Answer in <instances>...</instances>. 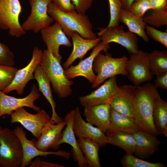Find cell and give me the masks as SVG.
I'll use <instances>...</instances> for the list:
<instances>
[{
  "label": "cell",
  "mask_w": 167,
  "mask_h": 167,
  "mask_svg": "<svg viewBox=\"0 0 167 167\" xmlns=\"http://www.w3.org/2000/svg\"><path fill=\"white\" fill-rule=\"evenodd\" d=\"M160 96L153 84L135 86L133 118L141 131L156 136L159 135L154 123L153 113L155 101Z\"/></svg>",
  "instance_id": "cell-1"
},
{
  "label": "cell",
  "mask_w": 167,
  "mask_h": 167,
  "mask_svg": "<svg viewBox=\"0 0 167 167\" xmlns=\"http://www.w3.org/2000/svg\"><path fill=\"white\" fill-rule=\"evenodd\" d=\"M48 14L60 24L63 32L69 38L73 32L84 38L94 39L97 38L93 32L92 24L88 16L79 13L76 11L65 12L59 10L53 2L48 6Z\"/></svg>",
  "instance_id": "cell-2"
},
{
  "label": "cell",
  "mask_w": 167,
  "mask_h": 167,
  "mask_svg": "<svg viewBox=\"0 0 167 167\" xmlns=\"http://www.w3.org/2000/svg\"><path fill=\"white\" fill-rule=\"evenodd\" d=\"M60 63L50 51H43L40 65L48 77L55 93L63 98L72 94L71 87L73 81L66 77Z\"/></svg>",
  "instance_id": "cell-3"
},
{
  "label": "cell",
  "mask_w": 167,
  "mask_h": 167,
  "mask_svg": "<svg viewBox=\"0 0 167 167\" xmlns=\"http://www.w3.org/2000/svg\"><path fill=\"white\" fill-rule=\"evenodd\" d=\"M128 59L125 56L115 58L112 57L111 54L107 53L104 55L100 53L93 65V70L97 75L92 87L97 88L107 79L118 75L127 76L125 66Z\"/></svg>",
  "instance_id": "cell-4"
},
{
  "label": "cell",
  "mask_w": 167,
  "mask_h": 167,
  "mask_svg": "<svg viewBox=\"0 0 167 167\" xmlns=\"http://www.w3.org/2000/svg\"><path fill=\"white\" fill-rule=\"evenodd\" d=\"M23 158L21 143L18 137L8 128L0 132V166L21 167Z\"/></svg>",
  "instance_id": "cell-5"
},
{
  "label": "cell",
  "mask_w": 167,
  "mask_h": 167,
  "mask_svg": "<svg viewBox=\"0 0 167 167\" xmlns=\"http://www.w3.org/2000/svg\"><path fill=\"white\" fill-rule=\"evenodd\" d=\"M21 11L19 0H0V28L8 30L10 35L17 38L25 34L19 21Z\"/></svg>",
  "instance_id": "cell-6"
},
{
  "label": "cell",
  "mask_w": 167,
  "mask_h": 167,
  "mask_svg": "<svg viewBox=\"0 0 167 167\" xmlns=\"http://www.w3.org/2000/svg\"><path fill=\"white\" fill-rule=\"evenodd\" d=\"M148 53L141 50L131 54L127 60L126 70L128 79L135 86L151 81L153 78L150 69Z\"/></svg>",
  "instance_id": "cell-7"
},
{
  "label": "cell",
  "mask_w": 167,
  "mask_h": 167,
  "mask_svg": "<svg viewBox=\"0 0 167 167\" xmlns=\"http://www.w3.org/2000/svg\"><path fill=\"white\" fill-rule=\"evenodd\" d=\"M96 34L104 45L114 42L124 47L130 54L136 53L138 49L137 35L130 31H125L122 26L98 28Z\"/></svg>",
  "instance_id": "cell-8"
},
{
  "label": "cell",
  "mask_w": 167,
  "mask_h": 167,
  "mask_svg": "<svg viewBox=\"0 0 167 167\" xmlns=\"http://www.w3.org/2000/svg\"><path fill=\"white\" fill-rule=\"evenodd\" d=\"M29 2L31 13L21 26L26 32L31 31L37 33L54 21L47 12L48 6L53 0H29Z\"/></svg>",
  "instance_id": "cell-9"
},
{
  "label": "cell",
  "mask_w": 167,
  "mask_h": 167,
  "mask_svg": "<svg viewBox=\"0 0 167 167\" xmlns=\"http://www.w3.org/2000/svg\"><path fill=\"white\" fill-rule=\"evenodd\" d=\"M10 115L11 123H20L37 139L41 135L42 128L50 119L49 115L43 109L32 114L27 112L24 107L15 110Z\"/></svg>",
  "instance_id": "cell-10"
},
{
  "label": "cell",
  "mask_w": 167,
  "mask_h": 167,
  "mask_svg": "<svg viewBox=\"0 0 167 167\" xmlns=\"http://www.w3.org/2000/svg\"><path fill=\"white\" fill-rule=\"evenodd\" d=\"M43 51L34 47L32 58L24 67L17 70L11 83L2 91L5 94L15 91L18 95L23 94L28 82L34 79L33 73L37 66L40 64Z\"/></svg>",
  "instance_id": "cell-11"
},
{
  "label": "cell",
  "mask_w": 167,
  "mask_h": 167,
  "mask_svg": "<svg viewBox=\"0 0 167 167\" xmlns=\"http://www.w3.org/2000/svg\"><path fill=\"white\" fill-rule=\"evenodd\" d=\"M39 92L37 86L33 84L28 95L23 98H17L7 95L0 90V117L5 115H11L15 110L24 107L38 112L41 109L35 105L34 102L41 96Z\"/></svg>",
  "instance_id": "cell-12"
},
{
  "label": "cell",
  "mask_w": 167,
  "mask_h": 167,
  "mask_svg": "<svg viewBox=\"0 0 167 167\" xmlns=\"http://www.w3.org/2000/svg\"><path fill=\"white\" fill-rule=\"evenodd\" d=\"M13 131L19 139L22 146L23 158L21 167L29 165L33 158L39 156H45L53 155L63 157L66 160L70 157L71 153L65 151L59 150L56 152H48L39 150L35 146L36 139L34 138L28 139L25 132L21 127L17 126Z\"/></svg>",
  "instance_id": "cell-13"
},
{
  "label": "cell",
  "mask_w": 167,
  "mask_h": 167,
  "mask_svg": "<svg viewBox=\"0 0 167 167\" xmlns=\"http://www.w3.org/2000/svg\"><path fill=\"white\" fill-rule=\"evenodd\" d=\"M118 89L116 76L111 77L90 94L80 97V103L84 107L101 104L110 105Z\"/></svg>",
  "instance_id": "cell-14"
},
{
  "label": "cell",
  "mask_w": 167,
  "mask_h": 167,
  "mask_svg": "<svg viewBox=\"0 0 167 167\" xmlns=\"http://www.w3.org/2000/svg\"><path fill=\"white\" fill-rule=\"evenodd\" d=\"M109 48V45H104L101 41L93 49L90 55L86 58L81 60L77 65H71L64 70L66 77L69 79L82 76L86 79L89 82L93 84L95 81L96 75L92 69L94 59L96 56L101 51L107 52Z\"/></svg>",
  "instance_id": "cell-15"
},
{
  "label": "cell",
  "mask_w": 167,
  "mask_h": 167,
  "mask_svg": "<svg viewBox=\"0 0 167 167\" xmlns=\"http://www.w3.org/2000/svg\"><path fill=\"white\" fill-rule=\"evenodd\" d=\"M41 37L47 46V49L61 62L62 58L59 53V47L61 45L70 47L72 46L68 37L63 32L58 23L41 31Z\"/></svg>",
  "instance_id": "cell-16"
},
{
  "label": "cell",
  "mask_w": 167,
  "mask_h": 167,
  "mask_svg": "<svg viewBox=\"0 0 167 167\" xmlns=\"http://www.w3.org/2000/svg\"><path fill=\"white\" fill-rule=\"evenodd\" d=\"M74 110L71 111L65 116L64 121L66 122V127L62 131V137L55 145L53 149L56 150L61 144L66 143L72 148V155L74 160L77 162L79 167L88 166L87 162L85 160L80 149L79 143L76 139L73 129Z\"/></svg>",
  "instance_id": "cell-17"
},
{
  "label": "cell",
  "mask_w": 167,
  "mask_h": 167,
  "mask_svg": "<svg viewBox=\"0 0 167 167\" xmlns=\"http://www.w3.org/2000/svg\"><path fill=\"white\" fill-rule=\"evenodd\" d=\"M74 110L73 129L75 135L78 139L86 137L97 143L100 147L107 144V136L105 133L98 128L93 126L83 118L79 107Z\"/></svg>",
  "instance_id": "cell-18"
},
{
  "label": "cell",
  "mask_w": 167,
  "mask_h": 167,
  "mask_svg": "<svg viewBox=\"0 0 167 167\" xmlns=\"http://www.w3.org/2000/svg\"><path fill=\"white\" fill-rule=\"evenodd\" d=\"M66 125L64 121L55 124L50 120L43 127L40 137L35 141L36 148L42 151H47L49 148L53 149L60 139Z\"/></svg>",
  "instance_id": "cell-19"
},
{
  "label": "cell",
  "mask_w": 167,
  "mask_h": 167,
  "mask_svg": "<svg viewBox=\"0 0 167 167\" xmlns=\"http://www.w3.org/2000/svg\"><path fill=\"white\" fill-rule=\"evenodd\" d=\"M135 86L124 85L119 86L118 93L110 103L114 110L133 118Z\"/></svg>",
  "instance_id": "cell-20"
},
{
  "label": "cell",
  "mask_w": 167,
  "mask_h": 167,
  "mask_svg": "<svg viewBox=\"0 0 167 167\" xmlns=\"http://www.w3.org/2000/svg\"><path fill=\"white\" fill-rule=\"evenodd\" d=\"M133 135L135 141L134 153L135 156L143 159H148L159 150L161 143L156 135L141 130Z\"/></svg>",
  "instance_id": "cell-21"
},
{
  "label": "cell",
  "mask_w": 167,
  "mask_h": 167,
  "mask_svg": "<svg viewBox=\"0 0 167 167\" xmlns=\"http://www.w3.org/2000/svg\"><path fill=\"white\" fill-rule=\"evenodd\" d=\"M110 105L101 104L85 107L83 115L87 122L105 133L110 125Z\"/></svg>",
  "instance_id": "cell-22"
},
{
  "label": "cell",
  "mask_w": 167,
  "mask_h": 167,
  "mask_svg": "<svg viewBox=\"0 0 167 167\" xmlns=\"http://www.w3.org/2000/svg\"><path fill=\"white\" fill-rule=\"evenodd\" d=\"M71 38L72 40L73 49L69 56L63 64L64 70L68 68L76 59H82L87 52L95 47L101 41L99 37L94 39L84 38L75 32L72 33Z\"/></svg>",
  "instance_id": "cell-23"
},
{
  "label": "cell",
  "mask_w": 167,
  "mask_h": 167,
  "mask_svg": "<svg viewBox=\"0 0 167 167\" xmlns=\"http://www.w3.org/2000/svg\"><path fill=\"white\" fill-rule=\"evenodd\" d=\"M34 75L38 84L39 91L42 93L51 106L52 113L50 121L55 124L63 121V119L56 113V105L53 97L50 80L40 64L36 67Z\"/></svg>",
  "instance_id": "cell-24"
},
{
  "label": "cell",
  "mask_w": 167,
  "mask_h": 167,
  "mask_svg": "<svg viewBox=\"0 0 167 167\" xmlns=\"http://www.w3.org/2000/svg\"><path fill=\"white\" fill-rule=\"evenodd\" d=\"M140 130L133 118L115 111L111 108L110 125L105 133L119 131L133 134Z\"/></svg>",
  "instance_id": "cell-25"
},
{
  "label": "cell",
  "mask_w": 167,
  "mask_h": 167,
  "mask_svg": "<svg viewBox=\"0 0 167 167\" xmlns=\"http://www.w3.org/2000/svg\"><path fill=\"white\" fill-rule=\"evenodd\" d=\"M119 19L120 22L127 26L129 31L138 35L145 42L149 41L145 30L147 24L142 18L135 16L127 10L122 8L120 13Z\"/></svg>",
  "instance_id": "cell-26"
},
{
  "label": "cell",
  "mask_w": 167,
  "mask_h": 167,
  "mask_svg": "<svg viewBox=\"0 0 167 167\" xmlns=\"http://www.w3.org/2000/svg\"><path fill=\"white\" fill-rule=\"evenodd\" d=\"M106 134L107 143L121 148L126 153L134 154L135 141L133 134L119 131H113Z\"/></svg>",
  "instance_id": "cell-27"
},
{
  "label": "cell",
  "mask_w": 167,
  "mask_h": 167,
  "mask_svg": "<svg viewBox=\"0 0 167 167\" xmlns=\"http://www.w3.org/2000/svg\"><path fill=\"white\" fill-rule=\"evenodd\" d=\"M77 140L88 166L90 167H101L99 157V145L88 138H79Z\"/></svg>",
  "instance_id": "cell-28"
},
{
  "label": "cell",
  "mask_w": 167,
  "mask_h": 167,
  "mask_svg": "<svg viewBox=\"0 0 167 167\" xmlns=\"http://www.w3.org/2000/svg\"><path fill=\"white\" fill-rule=\"evenodd\" d=\"M153 119L158 135L162 134L167 137V102L160 96L154 104Z\"/></svg>",
  "instance_id": "cell-29"
},
{
  "label": "cell",
  "mask_w": 167,
  "mask_h": 167,
  "mask_svg": "<svg viewBox=\"0 0 167 167\" xmlns=\"http://www.w3.org/2000/svg\"><path fill=\"white\" fill-rule=\"evenodd\" d=\"M150 71L153 75L161 76L167 74V51L155 49L148 53Z\"/></svg>",
  "instance_id": "cell-30"
},
{
  "label": "cell",
  "mask_w": 167,
  "mask_h": 167,
  "mask_svg": "<svg viewBox=\"0 0 167 167\" xmlns=\"http://www.w3.org/2000/svg\"><path fill=\"white\" fill-rule=\"evenodd\" d=\"M133 154H126L122 157L121 164L124 167H166V165L161 162H150L143 160L133 155Z\"/></svg>",
  "instance_id": "cell-31"
},
{
  "label": "cell",
  "mask_w": 167,
  "mask_h": 167,
  "mask_svg": "<svg viewBox=\"0 0 167 167\" xmlns=\"http://www.w3.org/2000/svg\"><path fill=\"white\" fill-rule=\"evenodd\" d=\"M149 15L142 17L143 21L150 26L159 27L167 24V11L152 10Z\"/></svg>",
  "instance_id": "cell-32"
},
{
  "label": "cell",
  "mask_w": 167,
  "mask_h": 167,
  "mask_svg": "<svg viewBox=\"0 0 167 167\" xmlns=\"http://www.w3.org/2000/svg\"><path fill=\"white\" fill-rule=\"evenodd\" d=\"M18 69L14 66L0 65V90L2 91L12 82Z\"/></svg>",
  "instance_id": "cell-33"
},
{
  "label": "cell",
  "mask_w": 167,
  "mask_h": 167,
  "mask_svg": "<svg viewBox=\"0 0 167 167\" xmlns=\"http://www.w3.org/2000/svg\"><path fill=\"white\" fill-rule=\"evenodd\" d=\"M109 3L110 19L107 27H110L119 25V15L122 9L120 0H108Z\"/></svg>",
  "instance_id": "cell-34"
},
{
  "label": "cell",
  "mask_w": 167,
  "mask_h": 167,
  "mask_svg": "<svg viewBox=\"0 0 167 167\" xmlns=\"http://www.w3.org/2000/svg\"><path fill=\"white\" fill-rule=\"evenodd\" d=\"M150 9L149 0H135L127 10L133 15L142 18L145 12Z\"/></svg>",
  "instance_id": "cell-35"
},
{
  "label": "cell",
  "mask_w": 167,
  "mask_h": 167,
  "mask_svg": "<svg viewBox=\"0 0 167 167\" xmlns=\"http://www.w3.org/2000/svg\"><path fill=\"white\" fill-rule=\"evenodd\" d=\"M15 56L9 48L0 41V65L14 66Z\"/></svg>",
  "instance_id": "cell-36"
},
{
  "label": "cell",
  "mask_w": 167,
  "mask_h": 167,
  "mask_svg": "<svg viewBox=\"0 0 167 167\" xmlns=\"http://www.w3.org/2000/svg\"><path fill=\"white\" fill-rule=\"evenodd\" d=\"M145 32L155 41L158 42L167 47V30L162 32L155 28L154 27L146 25Z\"/></svg>",
  "instance_id": "cell-37"
},
{
  "label": "cell",
  "mask_w": 167,
  "mask_h": 167,
  "mask_svg": "<svg viewBox=\"0 0 167 167\" xmlns=\"http://www.w3.org/2000/svg\"><path fill=\"white\" fill-rule=\"evenodd\" d=\"M94 0H71L76 11L83 15H85L86 11L91 7Z\"/></svg>",
  "instance_id": "cell-38"
},
{
  "label": "cell",
  "mask_w": 167,
  "mask_h": 167,
  "mask_svg": "<svg viewBox=\"0 0 167 167\" xmlns=\"http://www.w3.org/2000/svg\"><path fill=\"white\" fill-rule=\"evenodd\" d=\"M71 0H53L56 7L65 12H71L75 11V7Z\"/></svg>",
  "instance_id": "cell-39"
},
{
  "label": "cell",
  "mask_w": 167,
  "mask_h": 167,
  "mask_svg": "<svg viewBox=\"0 0 167 167\" xmlns=\"http://www.w3.org/2000/svg\"><path fill=\"white\" fill-rule=\"evenodd\" d=\"M151 9L167 11V0H149Z\"/></svg>",
  "instance_id": "cell-40"
},
{
  "label": "cell",
  "mask_w": 167,
  "mask_h": 167,
  "mask_svg": "<svg viewBox=\"0 0 167 167\" xmlns=\"http://www.w3.org/2000/svg\"><path fill=\"white\" fill-rule=\"evenodd\" d=\"M29 167H63L64 166L41 160L40 157H36L32 161Z\"/></svg>",
  "instance_id": "cell-41"
},
{
  "label": "cell",
  "mask_w": 167,
  "mask_h": 167,
  "mask_svg": "<svg viewBox=\"0 0 167 167\" xmlns=\"http://www.w3.org/2000/svg\"><path fill=\"white\" fill-rule=\"evenodd\" d=\"M156 87L165 90H167V74L164 75L156 76L154 80Z\"/></svg>",
  "instance_id": "cell-42"
},
{
  "label": "cell",
  "mask_w": 167,
  "mask_h": 167,
  "mask_svg": "<svg viewBox=\"0 0 167 167\" xmlns=\"http://www.w3.org/2000/svg\"><path fill=\"white\" fill-rule=\"evenodd\" d=\"M135 0H120L122 8L128 10L131 5Z\"/></svg>",
  "instance_id": "cell-43"
},
{
  "label": "cell",
  "mask_w": 167,
  "mask_h": 167,
  "mask_svg": "<svg viewBox=\"0 0 167 167\" xmlns=\"http://www.w3.org/2000/svg\"><path fill=\"white\" fill-rule=\"evenodd\" d=\"M2 127L0 126V132L1 131L2 129Z\"/></svg>",
  "instance_id": "cell-44"
}]
</instances>
